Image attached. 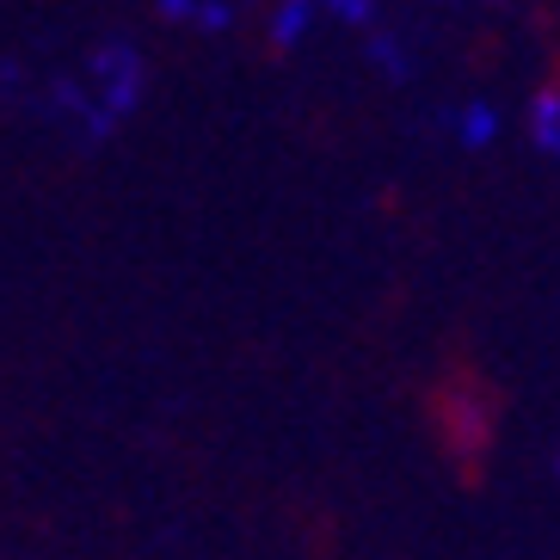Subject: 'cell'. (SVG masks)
Here are the masks:
<instances>
[{"mask_svg":"<svg viewBox=\"0 0 560 560\" xmlns=\"http://www.w3.org/2000/svg\"><path fill=\"white\" fill-rule=\"evenodd\" d=\"M142 86H149V62H142V50H136V44H105V50L81 68V81H74L68 100L81 105L86 130H112V124H124V117L136 112Z\"/></svg>","mask_w":560,"mask_h":560,"instance_id":"6da1fadb","label":"cell"},{"mask_svg":"<svg viewBox=\"0 0 560 560\" xmlns=\"http://www.w3.org/2000/svg\"><path fill=\"white\" fill-rule=\"evenodd\" d=\"M524 136L536 154H560V86H536L524 105Z\"/></svg>","mask_w":560,"mask_h":560,"instance_id":"7a4b0ae2","label":"cell"},{"mask_svg":"<svg viewBox=\"0 0 560 560\" xmlns=\"http://www.w3.org/2000/svg\"><path fill=\"white\" fill-rule=\"evenodd\" d=\"M450 136H456L462 149H493L499 142V105L493 100H468L450 112Z\"/></svg>","mask_w":560,"mask_h":560,"instance_id":"3957f363","label":"cell"},{"mask_svg":"<svg viewBox=\"0 0 560 560\" xmlns=\"http://www.w3.org/2000/svg\"><path fill=\"white\" fill-rule=\"evenodd\" d=\"M265 32H271V44H278V50H296V44H308V37L320 32V19H314L308 0H271Z\"/></svg>","mask_w":560,"mask_h":560,"instance_id":"277c9868","label":"cell"},{"mask_svg":"<svg viewBox=\"0 0 560 560\" xmlns=\"http://www.w3.org/2000/svg\"><path fill=\"white\" fill-rule=\"evenodd\" d=\"M320 25H346V32H370L376 25V0H308Z\"/></svg>","mask_w":560,"mask_h":560,"instance_id":"5b68a950","label":"cell"},{"mask_svg":"<svg viewBox=\"0 0 560 560\" xmlns=\"http://www.w3.org/2000/svg\"><path fill=\"white\" fill-rule=\"evenodd\" d=\"M161 13L173 25H198V32H222L229 25V7L222 0H161Z\"/></svg>","mask_w":560,"mask_h":560,"instance_id":"8992f818","label":"cell"},{"mask_svg":"<svg viewBox=\"0 0 560 560\" xmlns=\"http://www.w3.org/2000/svg\"><path fill=\"white\" fill-rule=\"evenodd\" d=\"M475 7H499V0H475Z\"/></svg>","mask_w":560,"mask_h":560,"instance_id":"52a82bcc","label":"cell"}]
</instances>
